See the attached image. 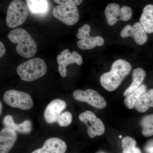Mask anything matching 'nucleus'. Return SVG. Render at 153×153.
Instances as JSON below:
<instances>
[{
  "instance_id": "nucleus-10",
  "label": "nucleus",
  "mask_w": 153,
  "mask_h": 153,
  "mask_svg": "<svg viewBox=\"0 0 153 153\" xmlns=\"http://www.w3.org/2000/svg\"><path fill=\"white\" fill-rule=\"evenodd\" d=\"M58 64V71L60 76L66 77L67 74L66 66L70 64L76 63L77 65H82L83 60L82 56L78 52L73 51L72 53L68 49H66L61 52L57 57Z\"/></svg>"
},
{
  "instance_id": "nucleus-26",
  "label": "nucleus",
  "mask_w": 153,
  "mask_h": 153,
  "mask_svg": "<svg viewBox=\"0 0 153 153\" xmlns=\"http://www.w3.org/2000/svg\"><path fill=\"white\" fill-rule=\"evenodd\" d=\"M56 4L60 5H70L78 6L82 3L83 0H53Z\"/></svg>"
},
{
  "instance_id": "nucleus-9",
  "label": "nucleus",
  "mask_w": 153,
  "mask_h": 153,
  "mask_svg": "<svg viewBox=\"0 0 153 153\" xmlns=\"http://www.w3.org/2000/svg\"><path fill=\"white\" fill-rule=\"evenodd\" d=\"M73 96L76 100L87 102L98 109H103L107 105V102L104 97L93 89L75 90L73 92Z\"/></svg>"
},
{
  "instance_id": "nucleus-27",
  "label": "nucleus",
  "mask_w": 153,
  "mask_h": 153,
  "mask_svg": "<svg viewBox=\"0 0 153 153\" xmlns=\"http://www.w3.org/2000/svg\"><path fill=\"white\" fill-rule=\"evenodd\" d=\"M6 49L2 42L0 41V57H3L5 54Z\"/></svg>"
},
{
  "instance_id": "nucleus-30",
  "label": "nucleus",
  "mask_w": 153,
  "mask_h": 153,
  "mask_svg": "<svg viewBox=\"0 0 153 153\" xmlns=\"http://www.w3.org/2000/svg\"><path fill=\"white\" fill-rule=\"evenodd\" d=\"M119 137L120 138H121L122 137V136H120Z\"/></svg>"
},
{
  "instance_id": "nucleus-20",
  "label": "nucleus",
  "mask_w": 153,
  "mask_h": 153,
  "mask_svg": "<svg viewBox=\"0 0 153 153\" xmlns=\"http://www.w3.org/2000/svg\"><path fill=\"white\" fill-rule=\"evenodd\" d=\"M27 7L31 13L34 14H44L48 10L47 0H26Z\"/></svg>"
},
{
  "instance_id": "nucleus-12",
  "label": "nucleus",
  "mask_w": 153,
  "mask_h": 153,
  "mask_svg": "<svg viewBox=\"0 0 153 153\" xmlns=\"http://www.w3.org/2000/svg\"><path fill=\"white\" fill-rule=\"evenodd\" d=\"M66 107V102L57 99L51 101L47 105L44 112V117L48 124L55 123L60 114Z\"/></svg>"
},
{
  "instance_id": "nucleus-2",
  "label": "nucleus",
  "mask_w": 153,
  "mask_h": 153,
  "mask_svg": "<svg viewBox=\"0 0 153 153\" xmlns=\"http://www.w3.org/2000/svg\"><path fill=\"white\" fill-rule=\"evenodd\" d=\"M8 38L14 44H18L16 50L22 57L28 58L36 55L37 44L26 30L17 28L11 30L8 35Z\"/></svg>"
},
{
  "instance_id": "nucleus-1",
  "label": "nucleus",
  "mask_w": 153,
  "mask_h": 153,
  "mask_svg": "<svg viewBox=\"0 0 153 153\" xmlns=\"http://www.w3.org/2000/svg\"><path fill=\"white\" fill-rule=\"evenodd\" d=\"M131 70V65L128 62L123 59L117 60L113 63L111 71L100 76L102 86L108 91L115 90Z\"/></svg>"
},
{
  "instance_id": "nucleus-15",
  "label": "nucleus",
  "mask_w": 153,
  "mask_h": 153,
  "mask_svg": "<svg viewBox=\"0 0 153 153\" xmlns=\"http://www.w3.org/2000/svg\"><path fill=\"white\" fill-rule=\"evenodd\" d=\"M3 123L4 127L13 130L16 132L27 134L32 131V124L31 121L27 120L21 123H16L10 115H7L4 117Z\"/></svg>"
},
{
  "instance_id": "nucleus-11",
  "label": "nucleus",
  "mask_w": 153,
  "mask_h": 153,
  "mask_svg": "<svg viewBox=\"0 0 153 153\" xmlns=\"http://www.w3.org/2000/svg\"><path fill=\"white\" fill-rule=\"evenodd\" d=\"M120 36L123 38L132 37L137 44L143 45L148 40V36L143 28L139 22L134 24L133 26L127 25L122 30Z\"/></svg>"
},
{
  "instance_id": "nucleus-8",
  "label": "nucleus",
  "mask_w": 153,
  "mask_h": 153,
  "mask_svg": "<svg viewBox=\"0 0 153 153\" xmlns=\"http://www.w3.org/2000/svg\"><path fill=\"white\" fill-rule=\"evenodd\" d=\"M52 14L55 18L68 26H73L79 21V15L76 6L59 5L53 9Z\"/></svg>"
},
{
  "instance_id": "nucleus-28",
  "label": "nucleus",
  "mask_w": 153,
  "mask_h": 153,
  "mask_svg": "<svg viewBox=\"0 0 153 153\" xmlns=\"http://www.w3.org/2000/svg\"><path fill=\"white\" fill-rule=\"evenodd\" d=\"M146 151L148 153H153V141H152L146 148Z\"/></svg>"
},
{
  "instance_id": "nucleus-22",
  "label": "nucleus",
  "mask_w": 153,
  "mask_h": 153,
  "mask_svg": "<svg viewBox=\"0 0 153 153\" xmlns=\"http://www.w3.org/2000/svg\"><path fill=\"white\" fill-rule=\"evenodd\" d=\"M137 142L130 137H126L122 140L123 153H142L138 148L137 147Z\"/></svg>"
},
{
  "instance_id": "nucleus-17",
  "label": "nucleus",
  "mask_w": 153,
  "mask_h": 153,
  "mask_svg": "<svg viewBox=\"0 0 153 153\" xmlns=\"http://www.w3.org/2000/svg\"><path fill=\"white\" fill-rule=\"evenodd\" d=\"M146 76V71L140 68L134 69L132 73V82L124 92V97L129 95L142 85Z\"/></svg>"
},
{
  "instance_id": "nucleus-7",
  "label": "nucleus",
  "mask_w": 153,
  "mask_h": 153,
  "mask_svg": "<svg viewBox=\"0 0 153 153\" xmlns=\"http://www.w3.org/2000/svg\"><path fill=\"white\" fill-rule=\"evenodd\" d=\"M79 119L87 127L88 134L91 138L100 136L104 133V124L92 111H86L82 113L79 114Z\"/></svg>"
},
{
  "instance_id": "nucleus-21",
  "label": "nucleus",
  "mask_w": 153,
  "mask_h": 153,
  "mask_svg": "<svg viewBox=\"0 0 153 153\" xmlns=\"http://www.w3.org/2000/svg\"><path fill=\"white\" fill-rule=\"evenodd\" d=\"M148 88L145 84H142L137 89L126 97L124 104L126 107L130 109H133L136 102L141 95L147 91Z\"/></svg>"
},
{
  "instance_id": "nucleus-18",
  "label": "nucleus",
  "mask_w": 153,
  "mask_h": 153,
  "mask_svg": "<svg viewBox=\"0 0 153 153\" xmlns=\"http://www.w3.org/2000/svg\"><path fill=\"white\" fill-rule=\"evenodd\" d=\"M153 107V89L146 91L140 97L135 105V108L139 112L144 113L149 108Z\"/></svg>"
},
{
  "instance_id": "nucleus-19",
  "label": "nucleus",
  "mask_w": 153,
  "mask_h": 153,
  "mask_svg": "<svg viewBox=\"0 0 153 153\" xmlns=\"http://www.w3.org/2000/svg\"><path fill=\"white\" fill-rule=\"evenodd\" d=\"M104 44V40L100 36L89 37L83 40H80L77 42V47L83 50H89L95 48L96 46H102Z\"/></svg>"
},
{
  "instance_id": "nucleus-23",
  "label": "nucleus",
  "mask_w": 153,
  "mask_h": 153,
  "mask_svg": "<svg viewBox=\"0 0 153 153\" xmlns=\"http://www.w3.org/2000/svg\"><path fill=\"white\" fill-rule=\"evenodd\" d=\"M153 114L147 116L143 118L141 122L143 128L142 132L144 136L149 137L153 135Z\"/></svg>"
},
{
  "instance_id": "nucleus-5",
  "label": "nucleus",
  "mask_w": 153,
  "mask_h": 153,
  "mask_svg": "<svg viewBox=\"0 0 153 153\" xmlns=\"http://www.w3.org/2000/svg\"><path fill=\"white\" fill-rule=\"evenodd\" d=\"M6 104L12 107L23 110H30L33 106L31 96L25 92L11 89L6 91L3 96Z\"/></svg>"
},
{
  "instance_id": "nucleus-24",
  "label": "nucleus",
  "mask_w": 153,
  "mask_h": 153,
  "mask_svg": "<svg viewBox=\"0 0 153 153\" xmlns=\"http://www.w3.org/2000/svg\"><path fill=\"white\" fill-rule=\"evenodd\" d=\"M72 121V115L69 111L62 112L57 119V122L60 126L66 127L71 124Z\"/></svg>"
},
{
  "instance_id": "nucleus-29",
  "label": "nucleus",
  "mask_w": 153,
  "mask_h": 153,
  "mask_svg": "<svg viewBox=\"0 0 153 153\" xmlns=\"http://www.w3.org/2000/svg\"><path fill=\"white\" fill-rule=\"evenodd\" d=\"M3 109V105L1 102L0 101V115L1 114L2 112Z\"/></svg>"
},
{
  "instance_id": "nucleus-3",
  "label": "nucleus",
  "mask_w": 153,
  "mask_h": 153,
  "mask_svg": "<svg viewBox=\"0 0 153 153\" xmlns=\"http://www.w3.org/2000/svg\"><path fill=\"white\" fill-rule=\"evenodd\" d=\"M47 64L43 59L33 58L18 66L17 72L21 79L31 82L44 76L47 73Z\"/></svg>"
},
{
  "instance_id": "nucleus-6",
  "label": "nucleus",
  "mask_w": 153,
  "mask_h": 153,
  "mask_svg": "<svg viewBox=\"0 0 153 153\" xmlns=\"http://www.w3.org/2000/svg\"><path fill=\"white\" fill-rule=\"evenodd\" d=\"M105 14L108 25L112 26L119 21H129L132 16V10L131 8L126 6L120 8L119 5L111 3L105 8Z\"/></svg>"
},
{
  "instance_id": "nucleus-13",
  "label": "nucleus",
  "mask_w": 153,
  "mask_h": 153,
  "mask_svg": "<svg viewBox=\"0 0 153 153\" xmlns=\"http://www.w3.org/2000/svg\"><path fill=\"white\" fill-rule=\"evenodd\" d=\"M67 145L63 140L57 137L47 139L42 148L33 151L31 153H65Z\"/></svg>"
},
{
  "instance_id": "nucleus-25",
  "label": "nucleus",
  "mask_w": 153,
  "mask_h": 153,
  "mask_svg": "<svg viewBox=\"0 0 153 153\" xmlns=\"http://www.w3.org/2000/svg\"><path fill=\"white\" fill-rule=\"evenodd\" d=\"M90 27L89 25L85 24L79 28L76 37L79 40H83L90 37Z\"/></svg>"
},
{
  "instance_id": "nucleus-4",
  "label": "nucleus",
  "mask_w": 153,
  "mask_h": 153,
  "mask_svg": "<svg viewBox=\"0 0 153 153\" xmlns=\"http://www.w3.org/2000/svg\"><path fill=\"white\" fill-rule=\"evenodd\" d=\"M28 14L27 7L23 0H13L7 10V25L11 28L21 26L27 19Z\"/></svg>"
},
{
  "instance_id": "nucleus-14",
  "label": "nucleus",
  "mask_w": 153,
  "mask_h": 153,
  "mask_svg": "<svg viewBox=\"0 0 153 153\" xmlns=\"http://www.w3.org/2000/svg\"><path fill=\"white\" fill-rule=\"evenodd\" d=\"M17 134L13 130L4 127L0 131V153H9L17 139Z\"/></svg>"
},
{
  "instance_id": "nucleus-16",
  "label": "nucleus",
  "mask_w": 153,
  "mask_h": 153,
  "mask_svg": "<svg viewBox=\"0 0 153 153\" xmlns=\"http://www.w3.org/2000/svg\"><path fill=\"white\" fill-rule=\"evenodd\" d=\"M143 13L140 18V24L146 33L153 32V5H147L144 8Z\"/></svg>"
}]
</instances>
